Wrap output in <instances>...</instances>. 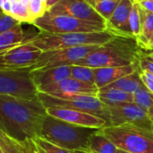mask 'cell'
I'll return each mask as SVG.
<instances>
[{"label": "cell", "mask_w": 153, "mask_h": 153, "mask_svg": "<svg viewBox=\"0 0 153 153\" xmlns=\"http://www.w3.org/2000/svg\"><path fill=\"white\" fill-rule=\"evenodd\" d=\"M47 116V108L39 99L30 100L0 95V131L29 153L36 151L34 141L40 137Z\"/></svg>", "instance_id": "obj_1"}, {"label": "cell", "mask_w": 153, "mask_h": 153, "mask_svg": "<svg viewBox=\"0 0 153 153\" xmlns=\"http://www.w3.org/2000/svg\"><path fill=\"white\" fill-rule=\"evenodd\" d=\"M142 48L137 40L130 38L115 37L100 46L75 65L91 68L126 66L138 64Z\"/></svg>", "instance_id": "obj_2"}, {"label": "cell", "mask_w": 153, "mask_h": 153, "mask_svg": "<svg viewBox=\"0 0 153 153\" xmlns=\"http://www.w3.org/2000/svg\"><path fill=\"white\" fill-rule=\"evenodd\" d=\"M99 131H100L99 128L73 125L48 115L42 126L40 138L70 152H88L91 137Z\"/></svg>", "instance_id": "obj_3"}, {"label": "cell", "mask_w": 153, "mask_h": 153, "mask_svg": "<svg viewBox=\"0 0 153 153\" xmlns=\"http://www.w3.org/2000/svg\"><path fill=\"white\" fill-rule=\"evenodd\" d=\"M115 37L111 32H78V33H48L39 31L35 34L28 43H30L43 52L68 48L89 45H104Z\"/></svg>", "instance_id": "obj_4"}, {"label": "cell", "mask_w": 153, "mask_h": 153, "mask_svg": "<svg viewBox=\"0 0 153 153\" xmlns=\"http://www.w3.org/2000/svg\"><path fill=\"white\" fill-rule=\"evenodd\" d=\"M116 146L130 153H153L152 130L133 125L106 126L101 129Z\"/></svg>", "instance_id": "obj_5"}, {"label": "cell", "mask_w": 153, "mask_h": 153, "mask_svg": "<svg viewBox=\"0 0 153 153\" xmlns=\"http://www.w3.org/2000/svg\"><path fill=\"white\" fill-rule=\"evenodd\" d=\"M39 99L44 107H58L75 109L97 116L107 122L109 126V108L102 103L97 96L86 94H62L57 96H50L39 92Z\"/></svg>", "instance_id": "obj_6"}, {"label": "cell", "mask_w": 153, "mask_h": 153, "mask_svg": "<svg viewBox=\"0 0 153 153\" xmlns=\"http://www.w3.org/2000/svg\"><path fill=\"white\" fill-rule=\"evenodd\" d=\"M33 25L39 31L48 33L99 32L107 30V24L105 22L85 21L50 12H47L42 17L35 20Z\"/></svg>", "instance_id": "obj_7"}, {"label": "cell", "mask_w": 153, "mask_h": 153, "mask_svg": "<svg viewBox=\"0 0 153 153\" xmlns=\"http://www.w3.org/2000/svg\"><path fill=\"white\" fill-rule=\"evenodd\" d=\"M0 95L30 100L39 99V91L30 68L0 70Z\"/></svg>", "instance_id": "obj_8"}, {"label": "cell", "mask_w": 153, "mask_h": 153, "mask_svg": "<svg viewBox=\"0 0 153 153\" xmlns=\"http://www.w3.org/2000/svg\"><path fill=\"white\" fill-rule=\"evenodd\" d=\"M100 46L102 45H89L45 51L41 54L36 64L30 68V70L32 72L75 65L78 61L86 57L91 52L98 49Z\"/></svg>", "instance_id": "obj_9"}, {"label": "cell", "mask_w": 153, "mask_h": 153, "mask_svg": "<svg viewBox=\"0 0 153 153\" xmlns=\"http://www.w3.org/2000/svg\"><path fill=\"white\" fill-rule=\"evenodd\" d=\"M109 126H119L133 125L143 128L152 130V122L147 111L135 103H123L108 107Z\"/></svg>", "instance_id": "obj_10"}, {"label": "cell", "mask_w": 153, "mask_h": 153, "mask_svg": "<svg viewBox=\"0 0 153 153\" xmlns=\"http://www.w3.org/2000/svg\"><path fill=\"white\" fill-rule=\"evenodd\" d=\"M43 51L30 43H25L0 54V70H17L33 66Z\"/></svg>", "instance_id": "obj_11"}, {"label": "cell", "mask_w": 153, "mask_h": 153, "mask_svg": "<svg viewBox=\"0 0 153 153\" xmlns=\"http://www.w3.org/2000/svg\"><path fill=\"white\" fill-rule=\"evenodd\" d=\"M48 12L56 14L69 15L81 20L106 23L105 19L100 16L86 0H62Z\"/></svg>", "instance_id": "obj_12"}, {"label": "cell", "mask_w": 153, "mask_h": 153, "mask_svg": "<svg viewBox=\"0 0 153 153\" xmlns=\"http://www.w3.org/2000/svg\"><path fill=\"white\" fill-rule=\"evenodd\" d=\"M48 115L52 116L54 117H56L58 119H61L63 121H65L67 123L77 125L81 126H86V127H91V128H104L107 126V122L91 114L66 108H58V107H50L47 108Z\"/></svg>", "instance_id": "obj_13"}, {"label": "cell", "mask_w": 153, "mask_h": 153, "mask_svg": "<svg viewBox=\"0 0 153 153\" xmlns=\"http://www.w3.org/2000/svg\"><path fill=\"white\" fill-rule=\"evenodd\" d=\"M134 4V0H122L111 17L107 21V30L117 37L134 39L129 22Z\"/></svg>", "instance_id": "obj_14"}, {"label": "cell", "mask_w": 153, "mask_h": 153, "mask_svg": "<svg viewBox=\"0 0 153 153\" xmlns=\"http://www.w3.org/2000/svg\"><path fill=\"white\" fill-rule=\"evenodd\" d=\"M39 92L50 96H57L62 94H86L97 96L99 89L96 86L78 81L73 77L65 79L59 82L38 88Z\"/></svg>", "instance_id": "obj_15"}, {"label": "cell", "mask_w": 153, "mask_h": 153, "mask_svg": "<svg viewBox=\"0 0 153 153\" xmlns=\"http://www.w3.org/2000/svg\"><path fill=\"white\" fill-rule=\"evenodd\" d=\"M139 69V65H131L126 66H116V67H101L93 68L95 84L97 88L102 89L116 81L134 73Z\"/></svg>", "instance_id": "obj_16"}, {"label": "cell", "mask_w": 153, "mask_h": 153, "mask_svg": "<svg viewBox=\"0 0 153 153\" xmlns=\"http://www.w3.org/2000/svg\"><path fill=\"white\" fill-rule=\"evenodd\" d=\"M31 75L37 88L51 85L71 77V65L32 71Z\"/></svg>", "instance_id": "obj_17"}, {"label": "cell", "mask_w": 153, "mask_h": 153, "mask_svg": "<svg viewBox=\"0 0 153 153\" xmlns=\"http://www.w3.org/2000/svg\"><path fill=\"white\" fill-rule=\"evenodd\" d=\"M28 41L29 39L25 38L22 24L17 25L9 30L0 33V54L28 43Z\"/></svg>", "instance_id": "obj_18"}, {"label": "cell", "mask_w": 153, "mask_h": 153, "mask_svg": "<svg viewBox=\"0 0 153 153\" xmlns=\"http://www.w3.org/2000/svg\"><path fill=\"white\" fill-rule=\"evenodd\" d=\"M97 97L108 107L116 106L123 103H134V96L115 88H102L99 90Z\"/></svg>", "instance_id": "obj_19"}, {"label": "cell", "mask_w": 153, "mask_h": 153, "mask_svg": "<svg viewBox=\"0 0 153 153\" xmlns=\"http://www.w3.org/2000/svg\"><path fill=\"white\" fill-rule=\"evenodd\" d=\"M143 86H144V83L142 80L141 70L139 68L134 73L125 76L104 88H115V89H118L123 91H126L127 93L134 94Z\"/></svg>", "instance_id": "obj_20"}, {"label": "cell", "mask_w": 153, "mask_h": 153, "mask_svg": "<svg viewBox=\"0 0 153 153\" xmlns=\"http://www.w3.org/2000/svg\"><path fill=\"white\" fill-rule=\"evenodd\" d=\"M101 129L91 137L88 152L91 153H117L118 148L101 133Z\"/></svg>", "instance_id": "obj_21"}, {"label": "cell", "mask_w": 153, "mask_h": 153, "mask_svg": "<svg viewBox=\"0 0 153 153\" xmlns=\"http://www.w3.org/2000/svg\"><path fill=\"white\" fill-rule=\"evenodd\" d=\"M91 7L102 16L106 22L111 17L122 0H86Z\"/></svg>", "instance_id": "obj_22"}, {"label": "cell", "mask_w": 153, "mask_h": 153, "mask_svg": "<svg viewBox=\"0 0 153 153\" xmlns=\"http://www.w3.org/2000/svg\"><path fill=\"white\" fill-rule=\"evenodd\" d=\"M141 8L143 13V28L142 34L137 39V43L142 49H145L148 41L153 35V13L146 12L142 6Z\"/></svg>", "instance_id": "obj_23"}, {"label": "cell", "mask_w": 153, "mask_h": 153, "mask_svg": "<svg viewBox=\"0 0 153 153\" xmlns=\"http://www.w3.org/2000/svg\"><path fill=\"white\" fill-rule=\"evenodd\" d=\"M71 77L82 82L88 83L90 85L96 86L93 68L83 65H71Z\"/></svg>", "instance_id": "obj_24"}, {"label": "cell", "mask_w": 153, "mask_h": 153, "mask_svg": "<svg viewBox=\"0 0 153 153\" xmlns=\"http://www.w3.org/2000/svg\"><path fill=\"white\" fill-rule=\"evenodd\" d=\"M130 27L134 34V39L137 40L142 34L143 28V13L140 4L134 0V4L133 6L130 18H129Z\"/></svg>", "instance_id": "obj_25"}, {"label": "cell", "mask_w": 153, "mask_h": 153, "mask_svg": "<svg viewBox=\"0 0 153 153\" xmlns=\"http://www.w3.org/2000/svg\"><path fill=\"white\" fill-rule=\"evenodd\" d=\"M133 96L134 103H135L145 111L148 112L153 107V93L146 88L145 85L134 92Z\"/></svg>", "instance_id": "obj_26"}, {"label": "cell", "mask_w": 153, "mask_h": 153, "mask_svg": "<svg viewBox=\"0 0 153 153\" xmlns=\"http://www.w3.org/2000/svg\"><path fill=\"white\" fill-rule=\"evenodd\" d=\"M0 151L3 153H29L20 143L0 131Z\"/></svg>", "instance_id": "obj_27"}, {"label": "cell", "mask_w": 153, "mask_h": 153, "mask_svg": "<svg viewBox=\"0 0 153 153\" xmlns=\"http://www.w3.org/2000/svg\"><path fill=\"white\" fill-rule=\"evenodd\" d=\"M10 14L21 22L32 24V20L30 16L28 5L23 4L21 0H16L12 4Z\"/></svg>", "instance_id": "obj_28"}, {"label": "cell", "mask_w": 153, "mask_h": 153, "mask_svg": "<svg viewBox=\"0 0 153 153\" xmlns=\"http://www.w3.org/2000/svg\"><path fill=\"white\" fill-rule=\"evenodd\" d=\"M36 152L38 153H73V152L67 151L65 149L56 146L42 138L39 137L34 141Z\"/></svg>", "instance_id": "obj_29"}, {"label": "cell", "mask_w": 153, "mask_h": 153, "mask_svg": "<svg viewBox=\"0 0 153 153\" xmlns=\"http://www.w3.org/2000/svg\"><path fill=\"white\" fill-rule=\"evenodd\" d=\"M28 10L32 20V24L35 20L42 17L48 12L46 3L42 0H30L28 5Z\"/></svg>", "instance_id": "obj_30"}, {"label": "cell", "mask_w": 153, "mask_h": 153, "mask_svg": "<svg viewBox=\"0 0 153 153\" xmlns=\"http://www.w3.org/2000/svg\"><path fill=\"white\" fill-rule=\"evenodd\" d=\"M139 68L141 71H144L153 74V54L148 50L142 49L139 61Z\"/></svg>", "instance_id": "obj_31"}, {"label": "cell", "mask_w": 153, "mask_h": 153, "mask_svg": "<svg viewBox=\"0 0 153 153\" xmlns=\"http://www.w3.org/2000/svg\"><path fill=\"white\" fill-rule=\"evenodd\" d=\"M22 24L21 22H19L17 19H15L11 14L4 13L1 12L0 15V33L4 32L6 30H9L13 28H14L17 25Z\"/></svg>", "instance_id": "obj_32"}, {"label": "cell", "mask_w": 153, "mask_h": 153, "mask_svg": "<svg viewBox=\"0 0 153 153\" xmlns=\"http://www.w3.org/2000/svg\"><path fill=\"white\" fill-rule=\"evenodd\" d=\"M141 77L146 88L153 93V74L144 71H141Z\"/></svg>", "instance_id": "obj_33"}, {"label": "cell", "mask_w": 153, "mask_h": 153, "mask_svg": "<svg viewBox=\"0 0 153 153\" xmlns=\"http://www.w3.org/2000/svg\"><path fill=\"white\" fill-rule=\"evenodd\" d=\"M146 12L153 13V0H135Z\"/></svg>", "instance_id": "obj_34"}, {"label": "cell", "mask_w": 153, "mask_h": 153, "mask_svg": "<svg viewBox=\"0 0 153 153\" xmlns=\"http://www.w3.org/2000/svg\"><path fill=\"white\" fill-rule=\"evenodd\" d=\"M0 6L3 13L10 14L12 8V2L10 0H0Z\"/></svg>", "instance_id": "obj_35"}, {"label": "cell", "mask_w": 153, "mask_h": 153, "mask_svg": "<svg viewBox=\"0 0 153 153\" xmlns=\"http://www.w3.org/2000/svg\"><path fill=\"white\" fill-rule=\"evenodd\" d=\"M60 1H62V0H47L46 5H47V10H48V12L54 5H56L57 3H59Z\"/></svg>", "instance_id": "obj_36"}, {"label": "cell", "mask_w": 153, "mask_h": 153, "mask_svg": "<svg viewBox=\"0 0 153 153\" xmlns=\"http://www.w3.org/2000/svg\"><path fill=\"white\" fill-rule=\"evenodd\" d=\"M144 50H153V35L152 36V38L150 39V40L148 41L147 46H146Z\"/></svg>", "instance_id": "obj_37"}, {"label": "cell", "mask_w": 153, "mask_h": 153, "mask_svg": "<svg viewBox=\"0 0 153 153\" xmlns=\"http://www.w3.org/2000/svg\"><path fill=\"white\" fill-rule=\"evenodd\" d=\"M148 114H149V117H150V118H151V120H152L153 125V107L148 111Z\"/></svg>", "instance_id": "obj_38"}, {"label": "cell", "mask_w": 153, "mask_h": 153, "mask_svg": "<svg viewBox=\"0 0 153 153\" xmlns=\"http://www.w3.org/2000/svg\"><path fill=\"white\" fill-rule=\"evenodd\" d=\"M73 153H91L89 152H85V151H75V152H73Z\"/></svg>", "instance_id": "obj_39"}, {"label": "cell", "mask_w": 153, "mask_h": 153, "mask_svg": "<svg viewBox=\"0 0 153 153\" xmlns=\"http://www.w3.org/2000/svg\"><path fill=\"white\" fill-rule=\"evenodd\" d=\"M23 4H25L26 5H29V3L30 2V0H21Z\"/></svg>", "instance_id": "obj_40"}, {"label": "cell", "mask_w": 153, "mask_h": 153, "mask_svg": "<svg viewBox=\"0 0 153 153\" xmlns=\"http://www.w3.org/2000/svg\"><path fill=\"white\" fill-rule=\"evenodd\" d=\"M117 153H130V152H125V151H123V150H120V149H118Z\"/></svg>", "instance_id": "obj_41"}, {"label": "cell", "mask_w": 153, "mask_h": 153, "mask_svg": "<svg viewBox=\"0 0 153 153\" xmlns=\"http://www.w3.org/2000/svg\"><path fill=\"white\" fill-rule=\"evenodd\" d=\"M10 1H11V2H12V4H13V2H15L16 0H10Z\"/></svg>", "instance_id": "obj_42"}, {"label": "cell", "mask_w": 153, "mask_h": 153, "mask_svg": "<svg viewBox=\"0 0 153 153\" xmlns=\"http://www.w3.org/2000/svg\"><path fill=\"white\" fill-rule=\"evenodd\" d=\"M148 51H150V52H152V54H153V50H148Z\"/></svg>", "instance_id": "obj_43"}, {"label": "cell", "mask_w": 153, "mask_h": 153, "mask_svg": "<svg viewBox=\"0 0 153 153\" xmlns=\"http://www.w3.org/2000/svg\"><path fill=\"white\" fill-rule=\"evenodd\" d=\"M42 1H43V2H45V3L47 2V0H42Z\"/></svg>", "instance_id": "obj_44"}, {"label": "cell", "mask_w": 153, "mask_h": 153, "mask_svg": "<svg viewBox=\"0 0 153 153\" xmlns=\"http://www.w3.org/2000/svg\"><path fill=\"white\" fill-rule=\"evenodd\" d=\"M32 153H38V152H36V151H35V152H32Z\"/></svg>", "instance_id": "obj_45"}, {"label": "cell", "mask_w": 153, "mask_h": 153, "mask_svg": "<svg viewBox=\"0 0 153 153\" xmlns=\"http://www.w3.org/2000/svg\"><path fill=\"white\" fill-rule=\"evenodd\" d=\"M152 133H153V125H152Z\"/></svg>", "instance_id": "obj_46"}, {"label": "cell", "mask_w": 153, "mask_h": 153, "mask_svg": "<svg viewBox=\"0 0 153 153\" xmlns=\"http://www.w3.org/2000/svg\"><path fill=\"white\" fill-rule=\"evenodd\" d=\"M0 153H3V152H1V151H0Z\"/></svg>", "instance_id": "obj_47"}]
</instances>
